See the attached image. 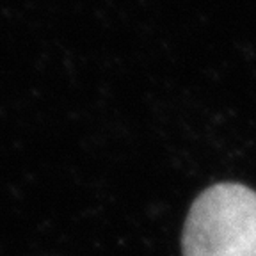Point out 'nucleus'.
I'll list each match as a JSON object with an SVG mask.
<instances>
[{
  "instance_id": "nucleus-1",
  "label": "nucleus",
  "mask_w": 256,
  "mask_h": 256,
  "mask_svg": "<svg viewBox=\"0 0 256 256\" xmlns=\"http://www.w3.org/2000/svg\"><path fill=\"white\" fill-rule=\"evenodd\" d=\"M184 256H256V192L217 184L200 194L185 220Z\"/></svg>"
}]
</instances>
